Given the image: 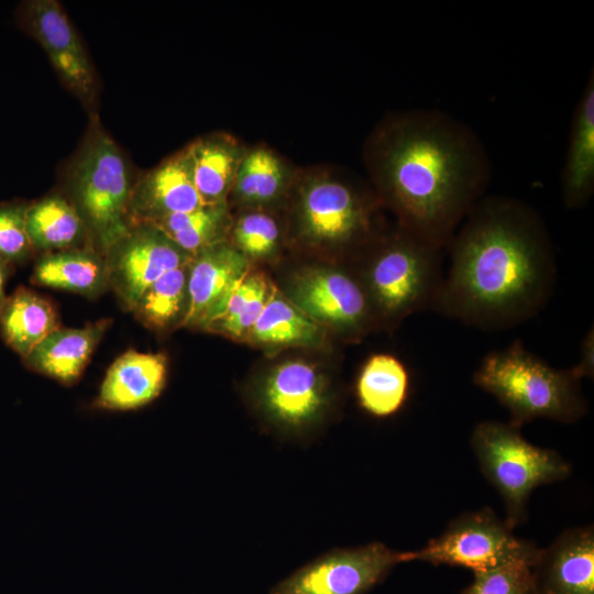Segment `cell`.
Instances as JSON below:
<instances>
[{"mask_svg": "<svg viewBox=\"0 0 594 594\" xmlns=\"http://www.w3.org/2000/svg\"><path fill=\"white\" fill-rule=\"evenodd\" d=\"M109 324L110 320H99L82 328H57L23 362L36 373L73 385L80 378Z\"/></svg>", "mask_w": 594, "mask_h": 594, "instance_id": "d6986e66", "label": "cell"}, {"mask_svg": "<svg viewBox=\"0 0 594 594\" xmlns=\"http://www.w3.org/2000/svg\"><path fill=\"white\" fill-rule=\"evenodd\" d=\"M265 416L288 432H301L320 421L331 403L328 380L311 364L287 361L274 367L256 389Z\"/></svg>", "mask_w": 594, "mask_h": 594, "instance_id": "7c38bea8", "label": "cell"}, {"mask_svg": "<svg viewBox=\"0 0 594 594\" xmlns=\"http://www.w3.org/2000/svg\"><path fill=\"white\" fill-rule=\"evenodd\" d=\"M238 250L246 257H264L272 254L278 243L279 230L267 213L254 211L242 216L233 230Z\"/></svg>", "mask_w": 594, "mask_h": 594, "instance_id": "4dcf8cb0", "label": "cell"}, {"mask_svg": "<svg viewBox=\"0 0 594 594\" xmlns=\"http://www.w3.org/2000/svg\"><path fill=\"white\" fill-rule=\"evenodd\" d=\"M360 406L378 418L396 414L405 404L409 389L406 366L394 355L378 353L363 365L356 381Z\"/></svg>", "mask_w": 594, "mask_h": 594, "instance_id": "cb8c5ba5", "label": "cell"}, {"mask_svg": "<svg viewBox=\"0 0 594 594\" xmlns=\"http://www.w3.org/2000/svg\"><path fill=\"white\" fill-rule=\"evenodd\" d=\"M195 186L208 205L224 202L245 154L227 134H210L187 146Z\"/></svg>", "mask_w": 594, "mask_h": 594, "instance_id": "ffe728a7", "label": "cell"}, {"mask_svg": "<svg viewBox=\"0 0 594 594\" xmlns=\"http://www.w3.org/2000/svg\"><path fill=\"white\" fill-rule=\"evenodd\" d=\"M129 164L114 140L94 122L68 169L70 202L102 256L129 231Z\"/></svg>", "mask_w": 594, "mask_h": 594, "instance_id": "277c9868", "label": "cell"}, {"mask_svg": "<svg viewBox=\"0 0 594 594\" xmlns=\"http://www.w3.org/2000/svg\"><path fill=\"white\" fill-rule=\"evenodd\" d=\"M288 180V170L282 160L266 147L245 152L232 190L243 204L264 205L279 197Z\"/></svg>", "mask_w": 594, "mask_h": 594, "instance_id": "d4e9b609", "label": "cell"}, {"mask_svg": "<svg viewBox=\"0 0 594 594\" xmlns=\"http://www.w3.org/2000/svg\"><path fill=\"white\" fill-rule=\"evenodd\" d=\"M471 444L483 474L504 499L505 521L512 529L526 520L527 503L536 487L571 474L570 464L559 453L530 443L509 422L477 424Z\"/></svg>", "mask_w": 594, "mask_h": 594, "instance_id": "5b68a950", "label": "cell"}, {"mask_svg": "<svg viewBox=\"0 0 594 594\" xmlns=\"http://www.w3.org/2000/svg\"><path fill=\"white\" fill-rule=\"evenodd\" d=\"M248 257L223 242L194 255L188 265V302L182 324L216 322L232 292L248 274Z\"/></svg>", "mask_w": 594, "mask_h": 594, "instance_id": "5bb4252c", "label": "cell"}, {"mask_svg": "<svg viewBox=\"0 0 594 594\" xmlns=\"http://www.w3.org/2000/svg\"><path fill=\"white\" fill-rule=\"evenodd\" d=\"M537 594H594L593 526L565 530L531 565Z\"/></svg>", "mask_w": 594, "mask_h": 594, "instance_id": "2e32d148", "label": "cell"}, {"mask_svg": "<svg viewBox=\"0 0 594 594\" xmlns=\"http://www.w3.org/2000/svg\"><path fill=\"white\" fill-rule=\"evenodd\" d=\"M28 207L0 204V258L11 266L25 262L34 252L26 230Z\"/></svg>", "mask_w": 594, "mask_h": 594, "instance_id": "f546056e", "label": "cell"}, {"mask_svg": "<svg viewBox=\"0 0 594 594\" xmlns=\"http://www.w3.org/2000/svg\"><path fill=\"white\" fill-rule=\"evenodd\" d=\"M538 552L539 548L535 543L518 538L505 519L502 520L488 507L463 513L421 549L405 551L407 562L463 566L473 572L512 562L532 565Z\"/></svg>", "mask_w": 594, "mask_h": 594, "instance_id": "52a82bcc", "label": "cell"}, {"mask_svg": "<svg viewBox=\"0 0 594 594\" xmlns=\"http://www.w3.org/2000/svg\"><path fill=\"white\" fill-rule=\"evenodd\" d=\"M16 20L23 31L46 52L59 79L80 101H95L94 67L68 15L56 0H28L19 6Z\"/></svg>", "mask_w": 594, "mask_h": 594, "instance_id": "8fae6325", "label": "cell"}, {"mask_svg": "<svg viewBox=\"0 0 594 594\" xmlns=\"http://www.w3.org/2000/svg\"><path fill=\"white\" fill-rule=\"evenodd\" d=\"M572 375L581 381L584 377L593 378L594 375V330L593 327L587 331L582 340L580 348V359L578 363L570 369Z\"/></svg>", "mask_w": 594, "mask_h": 594, "instance_id": "1f68e13d", "label": "cell"}, {"mask_svg": "<svg viewBox=\"0 0 594 594\" xmlns=\"http://www.w3.org/2000/svg\"><path fill=\"white\" fill-rule=\"evenodd\" d=\"M26 230L34 252L51 253L81 248L82 241L88 239L76 208L59 195H51L29 205Z\"/></svg>", "mask_w": 594, "mask_h": 594, "instance_id": "603a6c76", "label": "cell"}, {"mask_svg": "<svg viewBox=\"0 0 594 594\" xmlns=\"http://www.w3.org/2000/svg\"><path fill=\"white\" fill-rule=\"evenodd\" d=\"M166 378L164 354L129 350L109 366L92 407L110 411L143 408L161 395Z\"/></svg>", "mask_w": 594, "mask_h": 594, "instance_id": "e0dca14e", "label": "cell"}, {"mask_svg": "<svg viewBox=\"0 0 594 594\" xmlns=\"http://www.w3.org/2000/svg\"><path fill=\"white\" fill-rule=\"evenodd\" d=\"M444 251L398 224L364 272L371 309L393 322L431 309L444 273Z\"/></svg>", "mask_w": 594, "mask_h": 594, "instance_id": "8992f818", "label": "cell"}, {"mask_svg": "<svg viewBox=\"0 0 594 594\" xmlns=\"http://www.w3.org/2000/svg\"><path fill=\"white\" fill-rule=\"evenodd\" d=\"M189 263L167 272L142 294L132 308L138 320L155 330L169 327L180 317L183 321L188 302Z\"/></svg>", "mask_w": 594, "mask_h": 594, "instance_id": "484cf974", "label": "cell"}, {"mask_svg": "<svg viewBox=\"0 0 594 594\" xmlns=\"http://www.w3.org/2000/svg\"><path fill=\"white\" fill-rule=\"evenodd\" d=\"M58 328L53 306L24 287L8 296L0 310L3 341L22 359Z\"/></svg>", "mask_w": 594, "mask_h": 594, "instance_id": "7402d4cb", "label": "cell"}, {"mask_svg": "<svg viewBox=\"0 0 594 594\" xmlns=\"http://www.w3.org/2000/svg\"><path fill=\"white\" fill-rule=\"evenodd\" d=\"M405 551L373 541L332 549L275 584L270 594H366L385 580Z\"/></svg>", "mask_w": 594, "mask_h": 594, "instance_id": "ba28073f", "label": "cell"}, {"mask_svg": "<svg viewBox=\"0 0 594 594\" xmlns=\"http://www.w3.org/2000/svg\"><path fill=\"white\" fill-rule=\"evenodd\" d=\"M290 293L295 305L310 318L350 333L360 332L372 315L363 284L342 271H304L294 278Z\"/></svg>", "mask_w": 594, "mask_h": 594, "instance_id": "4fadbf2b", "label": "cell"}, {"mask_svg": "<svg viewBox=\"0 0 594 594\" xmlns=\"http://www.w3.org/2000/svg\"><path fill=\"white\" fill-rule=\"evenodd\" d=\"M365 162L398 224L443 250L492 177L476 132L437 109H411L384 120L366 143Z\"/></svg>", "mask_w": 594, "mask_h": 594, "instance_id": "7a4b0ae2", "label": "cell"}, {"mask_svg": "<svg viewBox=\"0 0 594 594\" xmlns=\"http://www.w3.org/2000/svg\"><path fill=\"white\" fill-rule=\"evenodd\" d=\"M473 573V582L461 594H537L531 564L527 562Z\"/></svg>", "mask_w": 594, "mask_h": 594, "instance_id": "f1b7e54d", "label": "cell"}, {"mask_svg": "<svg viewBox=\"0 0 594 594\" xmlns=\"http://www.w3.org/2000/svg\"><path fill=\"white\" fill-rule=\"evenodd\" d=\"M250 332L255 341L272 345L315 344L320 336L308 315L274 294Z\"/></svg>", "mask_w": 594, "mask_h": 594, "instance_id": "83f0119b", "label": "cell"}, {"mask_svg": "<svg viewBox=\"0 0 594 594\" xmlns=\"http://www.w3.org/2000/svg\"><path fill=\"white\" fill-rule=\"evenodd\" d=\"M568 209H582L594 193V73L591 69L574 108L568 150L561 174Z\"/></svg>", "mask_w": 594, "mask_h": 594, "instance_id": "ac0fdd59", "label": "cell"}, {"mask_svg": "<svg viewBox=\"0 0 594 594\" xmlns=\"http://www.w3.org/2000/svg\"><path fill=\"white\" fill-rule=\"evenodd\" d=\"M152 224L193 257L200 251L222 242L221 235L227 224L226 202L170 215Z\"/></svg>", "mask_w": 594, "mask_h": 594, "instance_id": "4316f807", "label": "cell"}, {"mask_svg": "<svg viewBox=\"0 0 594 594\" xmlns=\"http://www.w3.org/2000/svg\"><path fill=\"white\" fill-rule=\"evenodd\" d=\"M473 382L508 409L509 424L518 428L538 418L574 422L587 411L570 369L552 367L519 340L485 355Z\"/></svg>", "mask_w": 594, "mask_h": 594, "instance_id": "3957f363", "label": "cell"}, {"mask_svg": "<svg viewBox=\"0 0 594 594\" xmlns=\"http://www.w3.org/2000/svg\"><path fill=\"white\" fill-rule=\"evenodd\" d=\"M12 266L0 258V310L7 298L6 296V284L10 275Z\"/></svg>", "mask_w": 594, "mask_h": 594, "instance_id": "d6a6232c", "label": "cell"}, {"mask_svg": "<svg viewBox=\"0 0 594 594\" xmlns=\"http://www.w3.org/2000/svg\"><path fill=\"white\" fill-rule=\"evenodd\" d=\"M108 279L122 304L132 310L160 277L187 265L191 256L152 223H133L105 255Z\"/></svg>", "mask_w": 594, "mask_h": 594, "instance_id": "30bf717a", "label": "cell"}, {"mask_svg": "<svg viewBox=\"0 0 594 594\" xmlns=\"http://www.w3.org/2000/svg\"><path fill=\"white\" fill-rule=\"evenodd\" d=\"M450 264L431 309L483 330H503L536 316L556 280L547 226L527 202L488 195L464 218L446 248Z\"/></svg>", "mask_w": 594, "mask_h": 594, "instance_id": "6da1fadb", "label": "cell"}, {"mask_svg": "<svg viewBox=\"0 0 594 594\" xmlns=\"http://www.w3.org/2000/svg\"><path fill=\"white\" fill-rule=\"evenodd\" d=\"M206 205L195 186L186 146L132 185L130 216L132 224L153 223Z\"/></svg>", "mask_w": 594, "mask_h": 594, "instance_id": "9a60e30c", "label": "cell"}, {"mask_svg": "<svg viewBox=\"0 0 594 594\" xmlns=\"http://www.w3.org/2000/svg\"><path fill=\"white\" fill-rule=\"evenodd\" d=\"M373 210L371 197L342 180L314 178L301 188V230L312 242L340 246L369 239Z\"/></svg>", "mask_w": 594, "mask_h": 594, "instance_id": "9c48e42d", "label": "cell"}, {"mask_svg": "<svg viewBox=\"0 0 594 594\" xmlns=\"http://www.w3.org/2000/svg\"><path fill=\"white\" fill-rule=\"evenodd\" d=\"M38 285L95 296L109 283L105 256L90 248L45 253L34 266Z\"/></svg>", "mask_w": 594, "mask_h": 594, "instance_id": "44dd1931", "label": "cell"}]
</instances>
